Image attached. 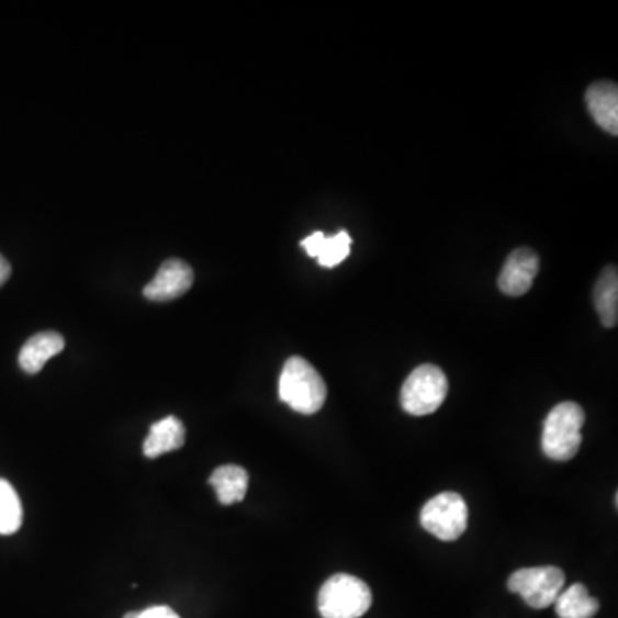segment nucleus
Masks as SVG:
<instances>
[{"mask_svg": "<svg viewBox=\"0 0 618 618\" xmlns=\"http://www.w3.org/2000/svg\"><path fill=\"white\" fill-rule=\"evenodd\" d=\"M279 397L295 413L315 414L327 401V385L312 362L292 356L280 373Z\"/></svg>", "mask_w": 618, "mask_h": 618, "instance_id": "obj_1", "label": "nucleus"}, {"mask_svg": "<svg viewBox=\"0 0 618 618\" xmlns=\"http://www.w3.org/2000/svg\"><path fill=\"white\" fill-rule=\"evenodd\" d=\"M586 414L575 402H562L547 416L541 437V449L548 459L568 462L580 452Z\"/></svg>", "mask_w": 618, "mask_h": 618, "instance_id": "obj_2", "label": "nucleus"}, {"mask_svg": "<svg viewBox=\"0 0 618 618\" xmlns=\"http://www.w3.org/2000/svg\"><path fill=\"white\" fill-rule=\"evenodd\" d=\"M373 603L370 586L351 574H335L318 593V611L324 618H359Z\"/></svg>", "mask_w": 618, "mask_h": 618, "instance_id": "obj_3", "label": "nucleus"}, {"mask_svg": "<svg viewBox=\"0 0 618 618\" xmlns=\"http://www.w3.org/2000/svg\"><path fill=\"white\" fill-rule=\"evenodd\" d=\"M449 394V380L435 364H422L402 385V409L411 416H428L440 409Z\"/></svg>", "mask_w": 618, "mask_h": 618, "instance_id": "obj_4", "label": "nucleus"}, {"mask_svg": "<svg viewBox=\"0 0 618 618\" xmlns=\"http://www.w3.org/2000/svg\"><path fill=\"white\" fill-rule=\"evenodd\" d=\"M468 504L459 493L443 492L426 502L423 507L422 526L429 535L441 541H456L468 529Z\"/></svg>", "mask_w": 618, "mask_h": 618, "instance_id": "obj_5", "label": "nucleus"}, {"mask_svg": "<svg viewBox=\"0 0 618 618\" xmlns=\"http://www.w3.org/2000/svg\"><path fill=\"white\" fill-rule=\"evenodd\" d=\"M565 584V574L562 569L531 568L519 569L508 577V589L519 595L528 607L543 610L559 598Z\"/></svg>", "mask_w": 618, "mask_h": 618, "instance_id": "obj_6", "label": "nucleus"}, {"mask_svg": "<svg viewBox=\"0 0 618 618\" xmlns=\"http://www.w3.org/2000/svg\"><path fill=\"white\" fill-rule=\"evenodd\" d=\"M193 280V268L190 265L178 258H170L160 267L150 284L146 285L143 294L146 300L155 301V303L178 300L190 291Z\"/></svg>", "mask_w": 618, "mask_h": 618, "instance_id": "obj_7", "label": "nucleus"}, {"mask_svg": "<svg viewBox=\"0 0 618 618\" xmlns=\"http://www.w3.org/2000/svg\"><path fill=\"white\" fill-rule=\"evenodd\" d=\"M540 272V258L532 249L519 248L508 255L501 277L498 289L504 294L519 297L532 288V280Z\"/></svg>", "mask_w": 618, "mask_h": 618, "instance_id": "obj_8", "label": "nucleus"}, {"mask_svg": "<svg viewBox=\"0 0 618 618\" xmlns=\"http://www.w3.org/2000/svg\"><path fill=\"white\" fill-rule=\"evenodd\" d=\"M587 111L607 133L618 134V88L611 81L591 85L586 93Z\"/></svg>", "mask_w": 618, "mask_h": 618, "instance_id": "obj_9", "label": "nucleus"}, {"mask_svg": "<svg viewBox=\"0 0 618 618\" xmlns=\"http://www.w3.org/2000/svg\"><path fill=\"white\" fill-rule=\"evenodd\" d=\"M64 337L57 332L33 335L20 352V367L24 373L36 374L44 370L45 362L64 351Z\"/></svg>", "mask_w": 618, "mask_h": 618, "instance_id": "obj_10", "label": "nucleus"}, {"mask_svg": "<svg viewBox=\"0 0 618 618\" xmlns=\"http://www.w3.org/2000/svg\"><path fill=\"white\" fill-rule=\"evenodd\" d=\"M351 236L346 231H340L335 236L327 237L324 233H315L301 240V246L307 255L318 258V263L325 268H334L342 263L351 251Z\"/></svg>", "mask_w": 618, "mask_h": 618, "instance_id": "obj_11", "label": "nucleus"}, {"mask_svg": "<svg viewBox=\"0 0 618 618\" xmlns=\"http://www.w3.org/2000/svg\"><path fill=\"white\" fill-rule=\"evenodd\" d=\"M186 441V429L182 422L169 416L151 425L150 434L146 437L143 452L148 459H157L164 453L181 449Z\"/></svg>", "mask_w": 618, "mask_h": 618, "instance_id": "obj_12", "label": "nucleus"}, {"mask_svg": "<svg viewBox=\"0 0 618 618\" xmlns=\"http://www.w3.org/2000/svg\"><path fill=\"white\" fill-rule=\"evenodd\" d=\"M210 485L215 488L222 505L239 504L248 493L249 474L240 465H221L210 476Z\"/></svg>", "mask_w": 618, "mask_h": 618, "instance_id": "obj_13", "label": "nucleus"}, {"mask_svg": "<svg viewBox=\"0 0 618 618\" xmlns=\"http://www.w3.org/2000/svg\"><path fill=\"white\" fill-rule=\"evenodd\" d=\"M595 306L603 327H617L618 322V273L617 268H605L595 285Z\"/></svg>", "mask_w": 618, "mask_h": 618, "instance_id": "obj_14", "label": "nucleus"}, {"mask_svg": "<svg viewBox=\"0 0 618 618\" xmlns=\"http://www.w3.org/2000/svg\"><path fill=\"white\" fill-rule=\"evenodd\" d=\"M553 605L560 618H593L599 610L598 599L589 596L584 584H572L562 589Z\"/></svg>", "mask_w": 618, "mask_h": 618, "instance_id": "obj_15", "label": "nucleus"}, {"mask_svg": "<svg viewBox=\"0 0 618 618\" xmlns=\"http://www.w3.org/2000/svg\"><path fill=\"white\" fill-rule=\"evenodd\" d=\"M23 523L20 496L11 483L0 480V535H14Z\"/></svg>", "mask_w": 618, "mask_h": 618, "instance_id": "obj_16", "label": "nucleus"}, {"mask_svg": "<svg viewBox=\"0 0 618 618\" xmlns=\"http://www.w3.org/2000/svg\"><path fill=\"white\" fill-rule=\"evenodd\" d=\"M124 618H181L172 608L169 607H151L143 611H131L124 615Z\"/></svg>", "mask_w": 618, "mask_h": 618, "instance_id": "obj_17", "label": "nucleus"}, {"mask_svg": "<svg viewBox=\"0 0 618 618\" xmlns=\"http://www.w3.org/2000/svg\"><path fill=\"white\" fill-rule=\"evenodd\" d=\"M9 277H11V265L0 255V288L8 282Z\"/></svg>", "mask_w": 618, "mask_h": 618, "instance_id": "obj_18", "label": "nucleus"}]
</instances>
